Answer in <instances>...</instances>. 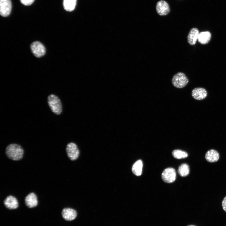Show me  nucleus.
I'll return each mask as SVG.
<instances>
[{"label": "nucleus", "instance_id": "nucleus-6", "mask_svg": "<svg viewBox=\"0 0 226 226\" xmlns=\"http://www.w3.org/2000/svg\"><path fill=\"white\" fill-rule=\"evenodd\" d=\"M163 180L167 183L173 182L175 180L176 174L175 170L172 168L165 169L161 174Z\"/></svg>", "mask_w": 226, "mask_h": 226}, {"label": "nucleus", "instance_id": "nucleus-5", "mask_svg": "<svg viewBox=\"0 0 226 226\" xmlns=\"http://www.w3.org/2000/svg\"><path fill=\"white\" fill-rule=\"evenodd\" d=\"M66 151L68 157L72 160L77 159L79 154L77 146L73 143H69L67 145Z\"/></svg>", "mask_w": 226, "mask_h": 226}, {"label": "nucleus", "instance_id": "nucleus-3", "mask_svg": "<svg viewBox=\"0 0 226 226\" xmlns=\"http://www.w3.org/2000/svg\"><path fill=\"white\" fill-rule=\"evenodd\" d=\"M189 80L186 75L183 73L178 72L175 74L172 79V83L175 87L181 88L187 84Z\"/></svg>", "mask_w": 226, "mask_h": 226}, {"label": "nucleus", "instance_id": "nucleus-7", "mask_svg": "<svg viewBox=\"0 0 226 226\" xmlns=\"http://www.w3.org/2000/svg\"><path fill=\"white\" fill-rule=\"evenodd\" d=\"M12 8L11 0H0V14L4 17L8 16Z\"/></svg>", "mask_w": 226, "mask_h": 226}, {"label": "nucleus", "instance_id": "nucleus-19", "mask_svg": "<svg viewBox=\"0 0 226 226\" xmlns=\"http://www.w3.org/2000/svg\"><path fill=\"white\" fill-rule=\"evenodd\" d=\"M172 154L174 158L177 159L185 158L188 155L186 152L179 149L174 150L172 152Z\"/></svg>", "mask_w": 226, "mask_h": 226}, {"label": "nucleus", "instance_id": "nucleus-10", "mask_svg": "<svg viewBox=\"0 0 226 226\" xmlns=\"http://www.w3.org/2000/svg\"><path fill=\"white\" fill-rule=\"evenodd\" d=\"M3 204L5 207L9 209H16L19 206L17 198L12 195L7 196L3 201Z\"/></svg>", "mask_w": 226, "mask_h": 226}, {"label": "nucleus", "instance_id": "nucleus-12", "mask_svg": "<svg viewBox=\"0 0 226 226\" xmlns=\"http://www.w3.org/2000/svg\"><path fill=\"white\" fill-rule=\"evenodd\" d=\"M199 33V30L196 28H193L190 30L187 37V41L190 45L193 46L196 44Z\"/></svg>", "mask_w": 226, "mask_h": 226}, {"label": "nucleus", "instance_id": "nucleus-4", "mask_svg": "<svg viewBox=\"0 0 226 226\" xmlns=\"http://www.w3.org/2000/svg\"><path fill=\"white\" fill-rule=\"evenodd\" d=\"M30 47L32 53L37 57L43 56L46 53L45 47L39 41H35L33 42L31 45Z\"/></svg>", "mask_w": 226, "mask_h": 226}, {"label": "nucleus", "instance_id": "nucleus-21", "mask_svg": "<svg viewBox=\"0 0 226 226\" xmlns=\"http://www.w3.org/2000/svg\"><path fill=\"white\" fill-rule=\"evenodd\" d=\"M222 206L223 210L226 212V196H225L222 202Z\"/></svg>", "mask_w": 226, "mask_h": 226}, {"label": "nucleus", "instance_id": "nucleus-2", "mask_svg": "<svg viewBox=\"0 0 226 226\" xmlns=\"http://www.w3.org/2000/svg\"><path fill=\"white\" fill-rule=\"evenodd\" d=\"M48 103L52 111L57 115L60 114L62 110L61 101L56 96L51 94L48 97Z\"/></svg>", "mask_w": 226, "mask_h": 226}, {"label": "nucleus", "instance_id": "nucleus-18", "mask_svg": "<svg viewBox=\"0 0 226 226\" xmlns=\"http://www.w3.org/2000/svg\"><path fill=\"white\" fill-rule=\"evenodd\" d=\"M189 170V165L186 164H183L179 167L178 169V172L181 176L185 177L188 175Z\"/></svg>", "mask_w": 226, "mask_h": 226}, {"label": "nucleus", "instance_id": "nucleus-22", "mask_svg": "<svg viewBox=\"0 0 226 226\" xmlns=\"http://www.w3.org/2000/svg\"><path fill=\"white\" fill-rule=\"evenodd\" d=\"M187 226H196L193 225H188Z\"/></svg>", "mask_w": 226, "mask_h": 226}, {"label": "nucleus", "instance_id": "nucleus-17", "mask_svg": "<svg viewBox=\"0 0 226 226\" xmlns=\"http://www.w3.org/2000/svg\"><path fill=\"white\" fill-rule=\"evenodd\" d=\"M76 3V0H63V4L65 10L71 11L74 9Z\"/></svg>", "mask_w": 226, "mask_h": 226}, {"label": "nucleus", "instance_id": "nucleus-1", "mask_svg": "<svg viewBox=\"0 0 226 226\" xmlns=\"http://www.w3.org/2000/svg\"><path fill=\"white\" fill-rule=\"evenodd\" d=\"M24 151L22 147L19 145L11 143L6 148L5 153L9 159L14 161H18L22 159Z\"/></svg>", "mask_w": 226, "mask_h": 226}, {"label": "nucleus", "instance_id": "nucleus-20", "mask_svg": "<svg viewBox=\"0 0 226 226\" xmlns=\"http://www.w3.org/2000/svg\"><path fill=\"white\" fill-rule=\"evenodd\" d=\"M35 0H20L21 3L25 5H29L31 4Z\"/></svg>", "mask_w": 226, "mask_h": 226}, {"label": "nucleus", "instance_id": "nucleus-9", "mask_svg": "<svg viewBox=\"0 0 226 226\" xmlns=\"http://www.w3.org/2000/svg\"><path fill=\"white\" fill-rule=\"evenodd\" d=\"M24 201L26 205L30 208L34 207L38 204L37 196L33 192L30 193L25 196Z\"/></svg>", "mask_w": 226, "mask_h": 226}, {"label": "nucleus", "instance_id": "nucleus-11", "mask_svg": "<svg viewBox=\"0 0 226 226\" xmlns=\"http://www.w3.org/2000/svg\"><path fill=\"white\" fill-rule=\"evenodd\" d=\"M63 218L67 221H72L74 219L77 217V213L74 209L70 208H64L62 212Z\"/></svg>", "mask_w": 226, "mask_h": 226}, {"label": "nucleus", "instance_id": "nucleus-8", "mask_svg": "<svg viewBox=\"0 0 226 226\" xmlns=\"http://www.w3.org/2000/svg\"><path fill=\"white\" fill-rule=\"evenodd\" d=\"M156 8L157 13L161 16L166 15L170 10L168 4L165 1L163 0L157 2Z\"/></svg>", "mask_w": 226, "mask_h": 226}, {"label": "nucleus", "instance_id": "nucleus-14", "mask_svg": "<svg viewBox=\"0 0 226 226\" xmlns=\"http://www.w3.org/2000/svg\"><path fill=\"white\" fill-rule=\"evenodd\" d=\"M211 37V34L208 31H202L199 33L198 41L201 44L205 45L208 43Z\"/></svg>", "mask_w": 226, "mask_h": 226}, {"label": "nucleus", "instance_id": "nucleus-15", "mask_svg": "<svg viewBox=\"0 0 226 226\" xmlns=\"http://www.w3.org/2000/svg\"><path fill=\"white\" fill-rule=\"evenodd\" d=\"M205 158L208 162H215L218 160L219 154L217 151L213 149H211L206 153Z\"/></svg>", "mask_w": 226, "mask_h": 226}, {"label": "nucleus", "instance_id": "nucleus-16", "mask_svg": "<svg viewBox=\"0 0 226 226\" xmlns=\"http://www.w3.org/2000/svg\"><path fill=\"white\" fill-rule=\"evenodd\" d=\"M143 164L141 160H138L133 164L132 167V171L137 176L141 175L142 172Z\"/></svg>", "mask_w": 226, "mask_h": 226}, {"label": "nucleus", "instance_id": "nucleus-13", "mask_svg": "<svg viewBox=\"0 0 226 226\" xmlns=\"http://www.w3.org/2000/svg\"><path fill=\"white\" fill-rule=\"evenodd\" d=\"M207 94L206 90L202 88H196L192 92V95L193 98L198 100L204 99L207 96Z\"/></svg>", "mask_w": 226, "mask_h": 226}]
</instances>
